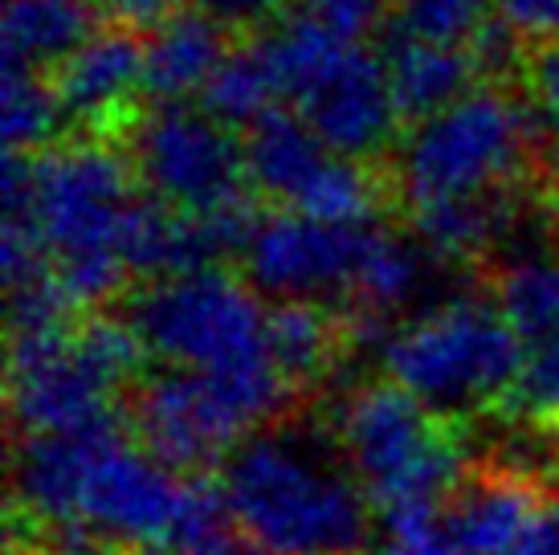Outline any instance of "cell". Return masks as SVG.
Returning a JSON list of instances; mask_svg holds the SVG:
<instances>
[{"label": "cell", "mask_w": 559, "mask_h": 555, "mask_svg": "<svg viewBox=\"0 0 559 555\" xmlns=\"http://www.w3.org/2000/svg\"><path fill=\"white\" fill-rule=\"evenodd\" d=\"M551 147L527 94H511L507 82H481L466 98L413 123L396 147V201L417 209L445 197H474L523 185L539 172Z\"/></svg>", "instance_id": "obj_3"}, {"label": "cell", "mask_w": 559, "mask_h": 555, "mask_svg": "<svg viewBox=\"0 0 559 555\" xmlns=\"http://www.w3.org/2000/svg\"><path fill=\"white\" fill-rule=\"evenodd\" d=\"M384 371L445 421L507 409L523 371V340L495 298L453 294L392 331Z\"/></svg>", "instance_id": "obj_5"}, {"label": "cell", "mask_w": 559, "mask_h": 555, "mask_svg": "<svg viewBox=\"0 0 559 555\" xmlns=\"http://www.w3.org/2000/svg\"><path fill=\"white\" fill-rule=\"evenodd\" d=\"M511 192H474V197H445L408 209V221L417 229L420 246H429L441 262H478L507 237L511 229Z\"/></svg>", "instance_id": "obj_19"}, {"label": "cell", "mask_w": 559, "mask_h": 555, "mask_svg": "<svg viewBox=\"0 0 559 555\" xmlns=\"http://www.w3.org/2000/svg\"><path fill=\"white\" fill-rule=\"evenodd\" d=\"M98 0H9L0 25V58L16 70L49 74L98 29Z\"/></svg>", "instance_id": "obj_17"}, {"label": "cell", "mask_w": 559, "mask_h": 555, "mask_svg": "<svg viewBox=\"0 0 559 555\" xmlns=\"http://www.w3.org/2000/svg\"><path fill=\"white\" fill-rule=\"evenodd\" d=\"M331 433L376 515L413 503L445 507L450 491L466 479L457 421L425 409L392 376L352 388L335 409Z\"/></svg>", "instance_id": "obj_6"}, {"label": "cell", "mask_w": 559, "mask_h": 555, "mask_svg": "<svg viewBox=\"0 0 559 555\" xmlns=\"http://www.w3.org/2000/svg\"><path fill=\"white\" fill-rule=\"evenodd\" d=\"M295 107L311 119L331 152L372 164H384V155L396 143V127L404 123L389 86V66L364 42L347 49L343 62L302 94Z\"/></svg>", "instance_id": "obj_12"}, {"label": "cell", "mask_w": 559, "mask_h": 555, "mask_svg": "<svg viewBox=\"0 0 559 555\" xmlns=\"http://www.w3.org/2000/svg\"><path fill=\"white\" fill-rule=\"evenodd\" d=\"M507 555H559V510L547 503L539 519L527 527V535L514 543Z\"/></svg>", "instance_id": "obj_30"}, {"label": "cell", "mask_w": 559, "mask_h": 555, "mask_svg": "<svg viewBox=\"0 0 559 555\" xmlns=\"http://www.w3.org/2000/svg\"><path fill=\"white\" fill-rule=\"evenodd\" d=\"M507 413L527 416L531 425L559 429V331L523 347V371L514 380Z\"/></svg>", "instance_id": "obj_25"}, {"label": "cell", "mask_w": 559, "mask_h": 555, "mask_svg": "<svg viewBox=\"0 0 559 555\" xmlns=\"http://www.w3.org/2000/svg\"><path fill=\"white\" fill-rule=\"evenodd\" d=\"M498 13L523 33V42H559V0H498Z\"/></svg>", "instance_id": "obj_29"}, {"label": "cell", "mask_w": 559, "mask_h": 555, "mask_svg": "<svg viewBox=\"0 0 559 555\" xmlns=\"http://www.w3.org/2000/svg\"><path fill=\"white\" fill-rule=\"evenodd\" d=\"M82 319V315H79ZM79 319L46 331H9V421L13 433H62L123 416L127 397L82 352Z\"/></svg>", "instance_id": "obj_9"}, {"label": "cell", "mask_w": 559, "mask_h": 555, "mask_svg": "<svg viewBox=\"0 0 559 555\" xmlns=\"http://www.w3.org/2000/svg\"><path fill=\"white\" fill-rule=\"evenodd\" d=\"M335 155L340 152L326 147V139L298 107H270L246 127L249 185L258 197L282 209H295Z\"/></svg>", "instance_id": "obj_14"}, {"label": "cell", "mask_w": 559, "mask_h": 555, "mask_svg": "<svg viewBox=\"0 0 559 555\" xmlns=\"http://www.w3.org/2000/svg\"><path fill=\"white\" fill-rule=\"evenodd\" d=\"M376 221L340 225L319 216L295 213H262L258 229L249 237L246 278L270 298H319L326 294H352L359 265L368 258Z\"/></svg>", "instance_id": "obj_10"}, {"label": "cell", "mask_w": 559, "mask_h": 555, "mask_svg": "<svg viewBox=\"0 0 559 555\" xmlns=\"http://www.w3.org/2000/svg\"><path fill=\"white\" fill-rule=\"evenodd\" d=\"M495 303L519 331L523 347L559 331V265L544 258H514L495 270Z\"/></svg>", "instance_id": "obj_23"}, {"label": "cell", "mask_w": 559, "mask_h": 555, "mask_svg": "<svg viewBox=\"0 0 559 555\" xmlns=\"http://www.w3.org/2000/svg\"><path fill=\"white\" fill-rule=\"evenodd\" d=\"M237 527L262 555H359L372 540V498L335 433L270 421L221 470Z\"/></svg>", "instance_id": "obj_1"}, {"label": "cell", "mask_w": 559, "mask_h": 555, "mask_svg": "<svg viewBox=\"0 0 559 555\" xmlns=\"http://www.w3.org/2000/svg\"><path fill=\"white\" fill-rule=\"evenodd\" d=\"M140 197L143 180L127 143L74 135L29 155V213L46 237L53 274L82 310L107 307L135 286L123 233Z\"/></svg>", "instance_id": "obj_2"}, {"label": "cell", "mask_w": 559, "mask_h": 555, "mask_svg": "<svg viewBox=\"0 0 559 555\" xmlns=\"http://www.w3.org/2000/svg\"><path fill=\"white\" fill-rule=\"evenodd\" d=\"M295 9L302 16L323 21L326 29L343 33V37H356V42H368L392 13L389 0H295Z\"/></svg>", "instance_id": "obj_27"}, {"label": "cell", "mask_w": 559, "mask_h": 555, "mask_svg": "<svg viewBox=\"0 0 559 555\" xmlns=\"http://www.w3.org/2000/svg\"><path fill=\"white\" fill-rule=\"evenodd\" d=\"M544 486H547V503L559 510V458L551 462V470L544 474Z\"/></svg>", "instance_id": "obj_35"}, {"label": "cell", "mask_w": 559, "mask_h": 555, "mask_svg": "<svg viewBox=\"0 0 559 555\" xmlns=\"http://www.w3.org/2000/svg\"><path fill=\"white\" fill-rule=\"evenodd\" d=\"M265 335L274 364L295 392L314 388L343 355H352L340 310L331 315L319 298H278L265 319Z\"/></svg>", "instance_id": "obj_18"}, {"label": "cell", "mask_w": 559, "mask_h": 555, "mask_svg": "<svg viewBox=\"0 0 559 555\" xmlns=\"http://www.w3.org/2000/svg\"><path fill=\"white\" fill-rule=\"evenodd\" d=\"M143 74H147L143 25L110 16V25H98L62 66L49 70V82L70 131L127 143L135 119L143 115L140 94H147Z\"/></svg>", "instance_id": "obj_11"}, {"label": "cell", "mask_w": 559, "mask_h": 555, "mask_svg": "<svg viewBox=\"0 0 559 555\" xmlns=\"http://www.w3.org/2000/svg\"><path fill=\"white\" fill-rule=\"evenodd\" d=\"M188 4H197L234 37H258L270 25H278L290 0H188Z\"/></svg>", "instance_id": "obj_28"}, {"label": "cell", "mask_w": 559, "mask_h": 555, "mask_svg": "<svg viewBox=\"0 0 559 555\" xmlns=\"http://www.w3.org/2000/svg\"><path fill=\"white\" fill-rule=\"evenodd\" d=\"M544 507V474H531L511 462L481 465L450 491L441 523L462 555H507Z\"/></svg>", "instance_id": "obj_13"}, {"label": "cell", "mask_w": 559, "mask_h": 555, "mask_svg": "<svg viewBox=\"0 0 559 555\" xmlns=\"http://www.w3.org/2000/svg\"><path fill=\"white\" fill-rule=\"evenodd\" d=\"M9 555H41V552H37V543L25 540L21 531H9Z\"/></svg>", "instance_id": "obj_34"}, {"label": "cell", "mask_w": 559, "mask_h": 555, "mask_svg": "<svg viewBox=\"0 0 559 555\" xmlns=\"http://www.w3.org/2000/svg\"><path fill=\"white\" fill-rule=\"evenodd\" d=\"M535 176H539V197H544V204H547V216L556 221V229H559V143H551L544 152Z\"/></svg>", "instance_id": "obj_32"}, {"label": "cell", "mask_w": 559, "mask_h": 555, "mask_svg": "<svg viewBox=\"0 0 559 555\" xmlns=\"http://www.w3.org/2000/svg\"><path fill=\"white\" fill-rule=\"evenodd\" d=\"M0 131L4 152H41L58 143V131H66L62 103L53 94V82L41 70H16L4 66L0 86Z\"/></svg>", "instance_id": "obj_22"}, {"label": "cell", "mask_w": 559, "mask_h": 555, "mask_svg": "<svg viewBox=\"0 0 559 555\" xmlns=\"http://www.w3.org/2000/svg\"><path fill=\"white\" fill-rule=\"evenodd\" d=\"M429 258H433L429 246L420 249L417 241H408L401 233L376 229L368 258L359 265L356 286H352V294L343 303L347 307H368L376 315H384V319H396V310L420 291Z\"/></svg>", "instance_id": "obj_21"}, {"label": "cell", "mask_w": 559, "mask_h": 555, "mask_svg": "<svg viewBox=\"0 0 559 555\" xmlns=\"http://www.w3.org/2000/svg\"><path fill=\"white\" fill-rule=\"evenodd\" d=\"M253 291L258 286L234 274L225 262L171 270L131 286L127 319L159 364L286 385L265 335L270 310L258 303Z\"/></svg>", "instance_id": "obj_4"}, {"label": "cell", "mask_w": 559, "mask_h": 555, "mask_svg": "<svg viewBox=\"0 0 559 555\" xmlns=\"http://www.w3.org/2000/svg\"><path fill=\"white\" fill-rule=\"evenodd\" d=\"M519 86L535 107L547 135L559 139V42H527Z\"/></svg>", "instance_id": "obj_26"}, {"label": "cell", "mask_w": 559, "mask_h": 555, "mask_svg": "<svg viewBox=\"0 0 559 555\" xmlns=\"http://www.w3.org/2000/svg\"><path fill=\"white\" fill-rule=\"evenodd\" d=\"M372 555H462L450 543V535H429V540H389V547H380Z\"/></svg>", "instance_id": "obj_33"}, {"label": "cell", "mask_w": 559, "mask_h": 555, "mask_svg": "<svg viewBox=\"0 0 559 555\" xmlns=\"http://www.w3.org/2000/svg\"><path fill=\"white\" fill-rule=\"evenodd\" d=\"M286 385L234 380L217 371L176 368L143 371L127 392V425L159 462L180 474H204L225 462L241 437L290 413Z\"/></svg>", "instance_id": "obj_7"}, {"label": "cell", "mask_w": 559, "mask_h": 555, "mask_svg": "<svg viewBox=\"0 0 559 555\" xmlns=\"http://www.w3.org/2000/svg\"><path fill=\"white\" fill-rule=\"evenodd\" d=\"M98 9L119 21H135V25H159L164 16L176 9V0H98Z\"/></svg>", "instance_id": "obj_31"}, {"label": "cell", "mask_w": 559, "mask_h": 555, "mask_svg": "<svg viewBox=\"0 0 559 555\" xmlns=\"http://www.w3.org/2000/svg\"><path fill=\"white\" fill-rule=\"evenodd\" d=\"M278 98H286V94H282L270 46L258 33V37H241L237 46L225 49L221 66L204 82L201 107H209L229 127H249L270 107H278Z\"/></svg>", "instance_id": "obj_20"}, {"label": "cell", "mask_w": 559, "mask_h": 555, "mask_svg": "<svg viewBox=\"0 0 559 555\" xmlns=\"http://www.w3.org/2000/svg\"><path fill=\"white\" fill-rule=\"evenodd\" d=\"M225 37L229 29H221L197 4L171 9L159 25H152L147 74H143L147 103H188L192 94H201L229 49Z\"/></svg>", "instance_id": "obj_16"}, {"label": "cell", "mask_w": 559, "mask_h": 555, "mask_svg": "<svg viewBox=\"0 0 559 555\" xmlns=\"http://www.w3.org/2000/svg\"><path fill=\"white\" fill-rule=\"evenodd\" d=\"M384 66H389V86L404 123H420L481 86V70L469 46H453V42H425V37L396 33L389 42Z\"/></svg>", "instance_id": "obj_15"}, {"label": "cell", "mask_w": 559, "mask_h": 555, "mask_svg": "<svg viewBox=\"0 0 559 555\" xmlns=\"http://www.w3.org/2000/svg\"><path fill=\"white\" fill-rule=\"evenodd\" d=\"M498 0H392V29L425 42L469 46V37L495 16Z\"/></svg>", "instance_id": "obj_24"}, {"label": "cell", "mask_w": 559, "mask_h": 555, "mask_svg": "<svg viewBox=\"0 0 559 555\" xmlns=\"http://www.w3.org/2000/svg\"><path fill=\"white\" fill-rule=\"evenodd\" d=\"M131 164L147 192L185 213H204L253 192L246 135L192 103H152L127 135Z\"/></svg>", "instance_id": "obj_8"}]
</instances>
